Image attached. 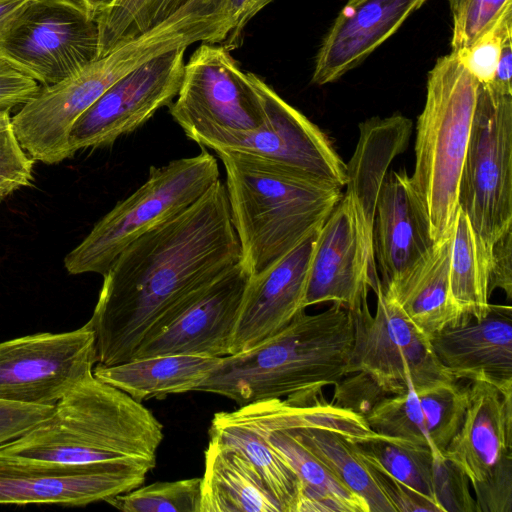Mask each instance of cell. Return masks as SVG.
<instances>
[{"label":"cell","mask_w":512,"mask_h":512,"mask_svg":"<svg viewBox=\"0 0 512 512\" xmlns=\"http://www.w3.org/2000/svg\"><path fill=\"white\" fill-rule=\"evenodd\" d=\"M241 260L225 185L217 180L185 212L129 244L103 275L88 321L96 365L131 360L177 308Z\"/></svg>","instance_id":"6da1fadb"},{"label":"cell","mask_w":512,"mask_h":512,"mask_svg":"<svg viewBox=\"0 0 512 512\" xmlns=\"http://www.w3.org/2000/svg\"><path fill=\"white\" fill-rule=\"evenodd\" d=\"M163 425L142 402L87 377L52 413L0 445V457L70 466L128 465L152 471Z\"/></svg>","instance_id":"7a4b0ae2"},{"label":"cell","mask_w":512,"mask_h":512,"mask_svg":"<svg viewBox=\"0 0 512 512\" xmlns=\"http://www.w3.org/2000/svg\"><path fill=\"white\" fill-rule=\"evenodd\" d=\"M353 335L345 307L332 303L317 314L303 310L255 347L221 357L196 392L221 395L239 406L269 399L315 400L348 375Z\"/></svg>","instance_id":"3957f363"},{"label":"cell","mask_w":512,"mask_h":512,"mask_svg":"<svg viewBox=\"0 0 512 512\" xmlns=\"http://www.w3.org/2000/svg\"><path fill=\"white\" fill-rule=\"evenodd\" d=\"M226 174L230 215L241 262L254 277L323 225L341 188L302 178L226 151H217Z\"/></svg>","instance_id":"277c9868"},{"label":"cell","mask_w":512,"mask_h":512,"mask_svg":"<svg viewBox=\"0 0 512 512\" xmlns=\"http://www.w3.org/2000/svg\"><path fill=\"white\" fill-rule=\"evenodd\" d=\"M478 87V80L453 52L438 58L428 73L409 177L435 241L454 229Z\"/></svg>","instance_id":"5b68a950"},{"label":"cell","mask_w":512,"mask_h":512,"mask_svg":"<svg viewBox=\"0 0 512 512\" xmlns=\"http://www.w3.org/2000/svg\"><path fill=\"white\" fill-rule=\"evenodd\" d=\"M217 180V160L206 150L161 167H151L144 184L118 202L65 256L67 272L103 276L129 244L185 212Z\"/></svg>","instance_id":"8992f818"},{"label":"cell","mask_w":512,"mask_h":512,"mask_svg":"<svg viewBox=\"0 0 512 512\" xmlns=\"http://www.w3.org/2000/svg\"><path fill=\"white\" fill-rule=\"evenodd\" d=\"M166 49L151 31L100 57L77 74L38 92L11 117L21 147L34 161L58 164L72 157L69 135L77 119L115 82Z\"/></svg>","instance_id":"52a82bcc"},{"label":"cell","mask_w":512,"mask_h":512,"mask_svg":"<svg viewBox=\"0 0 512 512\" xmlns=\"http://www.w3.org/2000/svg\"><path fill=\"white\" fill-rule=\"evenodd\" d=\"M458 207L488 248L512 227V94L490 84L479 83Z\"/></svg>","instance_id":"ba28073f"},{"label":"cell","mask_w":512,"mask_h":512,"mask_svg":"<svg viewBox=\"0 0 512 512\" xmlns=\"http://www.w3.org/2000/svg\"><path fill=\"white\" fill-rule=\"evenodd\" d=\"M247 75L262 99L264 124L247 132L212 130L192 140L215 152H230L342 189L347 180L346 163L325 134L259 76L250 72Z\"/></svg>","instance_id":"9c48e42d"},{"label":"cell","mask_w":512,"mask_h":512,"mask_svg":"<svg viewBox=\"0 0 512 512\" xmlns=\"http://www.w3.org/2000/svg\"><path fill=\"white\" fill-rule=\"evenodd\" d=\"M374 293L375 314L368 301L349 310L354 335L348 375H366L386 395L458 382L436 356L430 339L386 296L381 281Z\"/></svg>","instance_id":"30bf717a"},{"label":"cell","mask_w":512,"mask_h":512,"mask_svg":"<svg viewBox=\"0 0 512 512\" xmlns=\"http://www.w3.org/2000/svg\"><path fill=\"white\" fill-rule=\"evenodd\" d=\"M0 58L40 83L56 84L99 58V30L74 0H30L0 44Z\"/></svg>","instance_id":"8fae6325"},{"label":"cell","mask_w":512,"mask_h":512,"mask_svg":"<svg viewBox=\"0 0 512 512\" xmlns=\"http://www.w3.org/2000/svg\"><path fill=\"white\" fill-rule=\"evenodd\" d=\"M443 455L472 484L477 512H512V393L470 382L464 420Z\"/></svg>","instance_id":"7c38bea8"},{"label":"cell","mask_w":512,"mask_h":512,"mask_svg":"<svg viewBox=\"0 0 512 512\" xmlns=\"http://www.w3.org/2000/svg\"><path fill=\"white\" fill-rule=\"evenodd\" d=\"M169 112L191 140L212 130L252 131L265 121L262 99L230 50L204 42L184 65Z\"/></svg>","instance_id":"4fadbf2b"},{"label":"cell","mask_w":512,"mask_h":512,"mask_svg":"<svg viewBox=\"0 0 512 512\" xmlns=\"http://www.w3.org/2000/svg\"><path fill=\"white\" fill-rule=\"evenodd\" d=\"M95 336L87 322L63 333H36L0 342V401L55 406L93 374Z\"/></svg>","instance_id":"5bb4252c"},{"label":"cell","mask_w":512,"mask_h":512,"mask_svg":"<svg viewBox=\"0 0 512 512\" xmlns=\"http://www.w3.org/2000/svg\"><path fill=\"white\" fill-rule=\"evenodd\" d=\"M186 48L164 52L111 85L73 125L69 135L72 155L112 144L169 106L180 90Z\"/></svg>","instance_id":"9a60e30c"},{"label":"cell","mask_w":512,"mask_h":512,"mask_svg":"<svg viewBox=\"0 0 512 512\" xmlns=\"http://www.w3.org/2000/svg\"><path fill=\"white\" fill-rule=\"evenodd\" d=\"M250 279L240 260L191 295L160 330L140 343L132 359L172 354L211 358L230 355Z\"/></svg>","instance_id":"2e32d148"},{"label":"cell","mask_w":512,"mask_h":512,"mask_svg":"<svg viewBox=\"0 0 512 512\" xmlns=\"http://www.w3.org/2000/svg\"><path fill=\"white\" fill-rule=\"evenodd\" d=\"M379 283L373 247L352 200L344 194L317 233L304 308L331 302L353 310L367 301L369 288L375 291Z\"/></svg>","instance_id":"e0dca14e"},{"label":"cell","mask_w":512,"mask_h":512,"mask_svg":"<svg viewBox=\"0 0 512 512\" xmlns=\"http://www.w3.org/2000/svg\"><path fill=\"white\" fill-rule=\"evenodd\" d=\"M148 473L128 465L70 466L0 457V504L83 506L141 486Z\"/></svg>","instance_id":"ac0fdd59"},{"label":"cell","mask_w":512,"mask_h":512,"mask_svg":"<svg viewBox=\"0 0 512 512\" xmlns=\"http://www.w3.org/2000/svg\"><path fill=\"white\" fill-rule=\"evenodd\" d=\"M318 231L271 267L251 277L230 355L245 352L270 338L305 310L308 270Z\"/></svg>","instance_id":"d6986e66"},{"label":"cell","mask_w":512,"mask_h":512,"mask_svg":"<svg viewBox=\"0 0 512 512\" xmlns=\"http://www.w3.org/2000/svg\"><path fill=\"white\" fill-rule=\"evenodd\" d=\"M470 385L458 382L388 395L364 415L376 433L443 454L459 431L469 403Z\"/></svg>","instance_id":"ffe728a7"},{"label":"cell","mask_w":512,"mask_h":512,"mask_svg":"<svg viewBox=\"0 0 512 512\" xmlns=\"http://www.w3.org/2000/svg\"><path fill=\"white\" fill-rule=\"evenodd\" d=\"M427 0H346L323 37L311 81L325 85L359 66Z\"/></svg>","instance_id":"44dd1931"},{"label":"cell","mask_w":512,"mask_h":512,"mask_svg":"<svg viewBox=\"0 0 512 512\" xmlns=\"http://www.w3.org/2000/svg\"><path fill=\"white\" fill-rule=\"evenodd\" d=\"M443 366L457 380L485 381L512 393V308L490 304L481 319H461L430 339Z\"/></svg>","instance_id":"7402d4cb"},{"label":"cell","mask_w":512,"mask_h":512,"mask_svg":"<svg viewBox=\"0 0 512 512\" xmlns=\"http://www.w3.org/2000/svg\"><path fill=\"white\" fill-rule=\"evenodd\" d=\"M426 214L405 171L386 175L375 209L373 251L382 286L421 260L434 246Z\"/></svg>","instance_id":"603a6c76"},{"label":"cell","mask_w":512,"mask_h":512,"mask_svg":"<svg viewBox=\"0 0 512 512\" xmlns=\"http://www.w3.org/2000/svg\"><path fill=\"white\" fill-rule=\"evenodd\" d=\"M412 121L401 114L378 116L359 124L355 151L346 163L345 192L353 202L358 221L373 247V225L377 200L388 169L407 147Z\"/></svg>","instance_id":"cb8c5ba5"},{"label":"cell","mask_w":512,"mask_h":512,"mask_svg":"<svg viewBox=\"0 0 512 512\" xmlns=\"http://www.w3.org/2000/svg\"><path fill=\"white\" fill-rule=\"evenodd\" d=\"M454 230V229H453ZM453 231L383 291L429 339L462 316L454 303L449 279Z\"/></svg>","instance_id":"d4e9b609"},{"label":"cell","mask_w":512,"mask_h":512,"mask_svg":"<svg viewBox=\"0 0 512 512\" xmlns=\"http://www.w3.org/2000/svg\"><path fill=\"white\" fill-rule=\"evenodd\" d=\"M223 414L259 433L294 470L300 482L295 512H369L366 501L351 491L291 433L243 416L236 410Z\"/></svg>","instance_id":"484cf974"},{"label":"cell","mask_w":512,"mask_h":512,"mask_svg":"<svg viewBox=\"0 0 512 512\" xmlns=\"http://www.w3.org/2000/svg\"><path fill=\"white\" fill-rule=\"evenodd\" d=\"M199 512H283L266 483L239 451L209 439Z\"/></svg>","instance_id":"4316f807"},{"label":"cell","mask_w":512,"mask_h":512,"mask_svg":"<svg viewBox=\"0 0 512 512\" xmlns=\"http://www.w3.org/2000/svg\"><path fill=\"white\" fill-rule=\"evenodd\" d=\"M220 358L172 354L132 359L113 366L95 365L101 381L142 402L151 398L196 392Z\"/></svg>","instance_id":"83f0119b"},{"label":"cell","mask_w":512,"mask_h":512,"mask_svg":"<svg viewBox=\"0 0 512 512\" xmlns=\"http://www.w3.org/2000/svg\"><path fill=\"white\" fill-rule=\"evenodd\" d=\"M490 248L478 237L458 208L450 255V290L460 315L479 320L490 308Z\"/></svg>","instance_id":"f1b7e54d"},{"label":"cell","mask_w":512,"mask_h":512,"mask_svg":"<svg viewBox=\"0 0 512 512\" xmlns=\"http://www.w3.org/2000/svg\"><path fill=\"white\" fill-rule=\"evenodd\" d=\"M209 439L239 451L256 468L283 512H295L300 494L299 478L289 464L255 430L227 418L214 415Z\"/></svg>","instance_id":"f546056e"},{"label":"cell","mask_w":512,"mask_h":512,"mask_svg":"<svg viewBox=\"0 0 512 512\" xmlns=\"http://www.w3.org/2000/svg\"><path fill=\"white\" fill-rule=\"evenodd\" d=\"M236 411L240 413L237 409ZM283 430L291 433L351 491L363 498L369 507V512H394L372 478L366 462L356 452L354 442L327 429L298 428Z\"/></svg>","instance_id":"4dcf8cb0"},{"label":"cell","mask_w":512,"mask_h":512,"mask_svg":"<svg viewBox=\"0 0 512 512\" xmlns=\"http://www.w3.org/2000/svg\"><path fill=\"white\" fill-rule=\"evenodd\" d=\"M193 0H116L96 17L99 58L169 20Z\"/></svg>","instance_id":"1f68e13d"},{"label":"cell","mask_w":512,"mask_h":512,"mask_svg":"<svg viewBox=\"0 0 512 512\" xmlns=\"http://www.w3.org/2000/svg\"><path fill=\"white\" fill-rule=\"evenodd\" d=\"M353 445L363 460L379 466L435 503L433 453L429 448L392 439Z\"/></svg>","instance_id":"d6a6232c"},{"label":"cell","mask_w":512,"mask_h":512,"mask_svg":"<svg viewBox=\"0 0 512 512\" xmlns=\"http://www.w3.org/2000/svg\"><path fill=\"white\" fill-rule=\"evenodd\" d=\"M201 478L154 482L109 498L123 512H199Z\"/></svg>","instance_id":"836d02e7"},{"label":"cell","mask_w":512,"mask_h":512,"mask_svg":"<svg viewBox=\"0 0 512 512\" xmlns=\"http://www.w3.org/2000/svg\"><path fill=\"white\" fill-rule=\"evenodd\" d=\"M453 19L451 52L468 49L498 21L512 0H449Z\"/></svg>","instance_id":"e575fe53"},{"label":"cell","mask_w":512,"mask_h":512,"mask_svg":"<svg viewBox=\"0 0 512 512\" xmlns=\"http://www.w3.org/2000/svg\"><path fill=\"white\" fill-rule=\"evenodd\" d=\"M512 34V5L495 25L463 52L456 53L480 84L490 83L495 75L503 40Z\"/></svg>","instance_id":"d590c367"},{"label":"cell","mask_w":512,"mask_h":512,"mask_svg":"<svg viewBox=\"0 0 512 512\" xmlns=\"http://www.w3.org/2000/svg\"><path fill=\"white\" fill-rule=\"evenodd\" d=\"M434 500L441 512H477L467 477L441 453H433Z\"/></svg>","instance_id":"8d00e7d4"},{"label":"cell","mask_w":512,"mask_h":512,"mask_svg":"<svg viewBox=\"0 0 512 512\" xmlns=\"http://www.w3.org/2000/svg\"><path fill=\"white\" fill-rule=\"evenodd\" d=\"M33 162L18 142L12 126L0 131V199L31 186Z\"/></svg>","instance_id":"74e56055"},{"label":"cell","mask_w":512,"mask_h":512,"mask_svg":"<svg viewBox=\"0 0 512 512\" xmlns=\"http://www.w3.org/2000/svg\"><path fill=\"white\" fill-rule=\"evenodd\" d=\"M365 462L376 485L394 512H441L440 508L426 496L400 482L379 466Z\"/></svg>","instance_id":"f35d334b"},{"label":"cell","mask_w":512,"mask_h":512,"mask_svg":"<svg viewBox=\"0 0 512 512\" xmlns=\"http://www.w3.org/2000/svg\"><path fill=\"white\" fill-rule=\"evenodd\" d=\"M54 406H35L0 401V445L28 431L48 417Z\"/></svg>","instance_id":"ab89813d"},{"label":"cell","mask_w":512,"mask_h":512,"mask_svg":"<svg viewBox=\"0 0 512 512\" xmlns=\"http://www.w3.org/2000/svg\"><path fill=\"white\" fill-rule=\"evenodd\" d=\"M38 82L0 58V109L10 110L26 103L40 89Z\"/></svg>","instance_id":"60d3db41"},{"label":"cell","mask_w":512,"mask_h":512,"mask_svg":"<svg viewBox=\"0 0 512 512\" xmlns=\"http://www.w3.org/2000/svg\"><path fill=\"white\" fill-rule=\"evenodd\" d=\"M501 289L512 297V227L490 247L489 292Z\"/></svg>","instance_id":"b9f144b4"},{"label":"cell","mask_w":512,"mask_h":512,"mask_svg":"<svg viewBox=\"0 0 512 512\" xmlns=\"http://www.w3.org/2000/svg\"><path fill=\"white\" fill-rule=\"evenodd\" d=\"M274 0H226L229 33L224 46L229 50L241 44V37L248 22Z\"/></svg>","instance_id":"7bdbcfd3"},{"label":"cell","mask_w":512,"mask_h":512,"mask_svg":"<svg viewBox=\"0 0 512 512\" xmlns=\"http://www.w3.org/2000/svg\"><path fill=\"white\" fill-rule=\"evenodd\" d=\"M511 73L512 37L509 35L502 42L494 78L487 84L504 94H512Z\"/></svg>","instance_id":"ee69618b"},{"label":"cell","mask_w":512,"mask_h":512,"mask_svg":"<svg viewBox=\"0 0 512 512\" xmlns=\"http://www.w3.org/2000/svg\"><path fill=\"white\" fill-rule=\"evenodd\" d=\"M30 0H0V44Z\"/></svg>","instance_id":"f6af8a7d"},{"label":"cell","mask_w":512,"mask_h":512,"mask_svg":"<svg viewBox=\"0 0 512 512\" xmlns=\"http://www.w3.org/2000/svg\"><path fill=\"white\" fill-rule=\"evenodd\" d=\"M91 17L96 18L101 12L109 8L116 0H74Z\"/></svg>","instance_id":"bcb514c9"},{"label":"cell","mask_w":512,"mask_h":512,"mask_svg":"<svg viewBox=\"0 0 512 512\" xmlns=\"http://www.w3.org/2000/svg\"><path fill=\"white\" fill-rule=\"evenodd\" d=\"M11 126V117L9 110L0 109V131Z\"/></svg>","instance_id":"7dc6e473"}]
</instances>
